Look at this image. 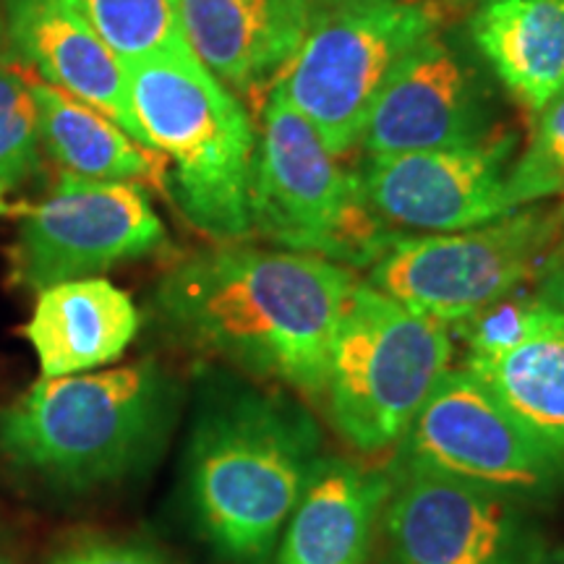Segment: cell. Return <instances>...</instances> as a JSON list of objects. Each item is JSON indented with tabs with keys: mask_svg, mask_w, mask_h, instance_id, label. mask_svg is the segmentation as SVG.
<instances>
[{
	"mask_svg": "<svg viewBox=\"0 0 564 564\" xmlns=\"http://www.w3.org/2000/svg\"><path fill=\"white\" fill-rule=\"evenodd\" d=\"M356 282L348 267L312 253L220 243L160 280L154 312L186 348L259 382L322 398Z\"/></svg>",
	"mask_w": 564,
	"mask_h": 564,
	"instance_id": "cell-1",
	"label": "cell"
},
{
	"mask_svg": "<svg viewBox=\"0 0 564 564\" xmlns=\"http://www.w3.org/2000/svg\"><path fill=\"white\" fill-rule=\"evenodd\" d=\"M322 432L291 398L209 379L186 449L196 531L228 564H272L322 460Z\"/></svg>",
	"mask_w": 564,
	"mask_h": 564,
	"instance_id": "cell-2",
	"label": "cell"
},
{
	"mask_svg": "<svg viewBox=\"0 0 564 564\" xmlns=\"http://www.w3.org/2000/svg\"><path fill=\"white\" fill-rule=\"evenodd\" d=\"M178 400L158 361L40 377L0 411V460L58 494L126 481L165 447Z\"/></svg>",
	"mask_w": 564,
	"mask_h": 564,
	"instance_id": "cell-3",
	"label": "cell"
},
{
	"mask_svg": "<svg viewBox=\"0 0 564 564\" xmlns=\"http://www.w3.org/2000/svg\"><path fill=\"white\" fill-rule=\"evenodd\" d=\"M126 68L141 131L173 162L171 194L183 217L215 243L249 241L257 154L249 112L194 55Z\"/></svg>",
	"mask_w": 564,
	"mask_h": 564,
	"instance_id": "cell-4",
	"label": "cell"
},
{
	"mask_svg": "<svg viewBox=\"0 0 564 564\" xmlns=\"http://www.w3.org/2000/svg\"><path fill=\"white\" fill-rule=\"evenodd\" d=\"M449 358L447 324L356 282L319 398L337 436L364 455L398 447Z\"/></svg>",
	"mask_w": 564,
	"mask_h": 564,
	"instance_id": "cell-5",
	"label": "cell"
},
{
	"mask_svg": "<svg viewBox=\"0 0 564 564\" xmlns=\"http://www.w3.org/2000/svg\"><path fill=\"white\" fill-rule=\"evenodd\" d=\"M343 267H371L398 232L373 215L361 173L340 165L278 91L267 97L251 181V238Z\"/></svg>",
	"mask_w": 564,
	"mask_h": 564,
	"instance_id": "cell-6",
	"label": "cell"
},
{
	"mask_svg": "<svg viewBox=\"0 0 564 564\" xmlns=\"http://www.w3.org/2000/svg\"><path fill=\"white\" fill-rule=\"evenodd\" d=\"M432 0H345L316 13L272 91L299 110L335 154L361 144L366 121L408 55L432 37Z\"/></svg>",
	"mask_w": 564,
	"mask_h": 564,
	"instance_id": "cell-7",
	"label": "cell"
},
{
	"mask_svg": "<svg viewBox=\"0 0 564 564\" xmlns=\"http://www.w3.org/2000/svg\"><path fill=\"white\" fill-rule=\"evenodd\" d=\"M562 236L556 209L535 204L478 228L394 236L369 267V285L413 312L457 324L533 280Z\"/></svg>",
	"mask_w": 564,
	"mask_h": 564,
	"instance_id": "cell-8",
	"label": "cell"
},
{
	"mask_svg": "<svg viewBox=\"0 0 564 564\" xmlns=\"http://www.w3.org/2000/svg\"><path fill=\"white\" fill-rule=\"evenodd\" d=\"M392 470H426L518 502H544L564 486V453L539 442L468 369H447L415 413Z\"/></svg>",
	"mask_w": 564,
	"mask_h": 564,
	"instance_id": "cell-9",
	"label": "cell"
},
{
	"mask_svg": "<svg viewBox=\"0 0 564 564\" xmlns=\"http://www.w3.org/2000/svg\"><path fill=\"white\" fill-rule=\"evenodd\" d=\"M165 225L139 183L91 181L66 173L19 225L11 246V282L45 291L95 278L165 246Z\"/></svg>",
	"mask_w": 564,
	"mask_h": 564,
	"instance_id": "cell-10",
	"label": "cell"
},
{
	"mask_svg": "<svg viewBox=\"0 0 564 564\" xmlns=\"http://www.w3.org/2000/svg\"><path fill=\"white\" fill-rule=\"evenodd\" d=\"M390 474L392 564H533L546 549L518 499L426 470Z\"/></svg>",
	"mask_w": 564,
	"mask_h": 564,
	"instance_id": "cell-11",
	"label": "cell"
},
{
	"mask_svg": "<svg viewBox=\"0 0 564 564\" xmlns=\"http://www.w3.org/2000/svg\"><path fill=\"white\" fill-rule=\"evenodd\" d=\"M518 137L499 129L468 147L371 154L361 171L366 202L390 228L455 232L518 212L507 202V175Z\"/></svg>",
	"mask_w": 564,
	"mask_h": 564,
	"instance_id": "cell-12",
	"label": "cell"
},
{
	"mask_svg": "<svg viewBox=\"0 0 564 564\" xmlns=\"http://www.w3.org/2000/svg\"><path fill=\"white\" fill-rule=\"evenodd\" d=\"M497 131L489 79L474 53L436 30L387 84L361 144L371 158L468 147Z\"/></svg>",
	"mask_w": 564,
	"mask_h": 564,
	"instance_id": "cell-13",
	"label": "cell"
},
{
	"mask_svg": "<svg viewBox=\"0 0 564 564\" xmlns=\"http://www.w3.org/2000/svg\"><path fill=\"white\" fill-rule=\"evenodd\" d=\"M3 32L45 84L91 105L152 150L133 116L129 68L97 37L74 0H6Z\"/></svg>",
	"mask_w": 564,
	"mask_h": 564,
	"instance_id": "cell-14",
	"label": "cell"
},
{
	"mask_svg": "<svg viewBox=\"0 0 564 564\" xmlns=\"http://www.w3.org/2000/svg\"><path fill=\"white\" fill-rule=\"evenodd\" d=\"M316 13L314 0H178L194 58L238 91L280 79Z\"/></svg>",
	"mask_w": 564,
	"mask_h": 564,
	"instance_id": "cell-15",
	"label": "cell"
},
{
	"mask_svg": "<svg viewBox=\"0 0 564 564\" xmlns=\"http://www.w3.org/2000/svg\"><path fill=\"white\" fill-rule=\"evenodd\" d=\"M390 494V470L322 457L280 535L274 564H366Z\"/></svg>",
	"mask_w": 564,
	"mask_h": 564,
	"instance_id": "cell-16",
	"label": "cell"
},
{
	"mask_svg": "<svg viewBox=\"0 0 564 564\" xmlns=\"http://www.w3.org/2000/svg\"><path fill=\"white\" fill-rule=\"evenodd\" d=\"M131 295L105 278L68 280L45 288L34 301L24 337L42 377L95 371L123 356L139 333Z\"/></svg>",
	"mask_w": 564,
	"mask_h": 564,
	"instance_id": "cell-17",
	"label": "cell"
},
{
	"mask_svg": "<svg viewBox=\"0 0 564 564\" xmlns=\"http://www.w3.org/2000/svg\"><path fill=\"white\" fill-rule=\"evenodd\" d=\"M468 34L494 79L531 116L564 89V0H478Z\"/></svg>",
	"mask_w": 564,
	"mask_h": 564,
	"instance_id": "cell-18",
	"label": "cell"
},
{
	"mask_svg": "<svg viewBox=\"0 0 564 564\" xmlns=\"http://www.w3.org/2000/svg\"><path fill=\"white\" fill-rule=\"evenodd\" d=\"M40 112L42 150L66 173L91 181L162 183L165 158L133 141L121 126L91 105L42 79L30 82Z\"/></svg>",
	"mask_w": 564,
	"mask_h": 564,
	"instance_id": "cell-19",
	"label": "cell"
},
{
	"mask_svg": "<svg viewBox=\"0 0 564 564\" xmlns=\"http://www.w3.org/2000/svg\"><path fill=\"white\" fill-rule=\"evenodd\" d=\"M525 432L564 453V314L546 306L539 327L502 356L468 361Z\"/></svg>",
	"mask_w": 564,
	"mask_h": 564,
	"instance_id": "cell-20",
	"label": "cell"
},
{
	"mask_svg": "<svg viewBox=\"0 0 564 564\" xmlns=\"http://www.w3.org/2000/svg\"><path fill=\"white\" fill-rule=\"evenodd\" d=\"M123 66L194 55L183 34L178 0H74Z\"/></svg>",
	"mask_w": 564,
	"mask_h": 564,
	"instance_id": "cell-21",
	"label": "cell"
},
{
	"mask_svg": "<svg viewBox=\"0 0 564 564\" xmlns=\"http://www.w3.org/2000/svg\"><path fill=\"white\" fill-rule=\"evenodd\" d=\"M533 118L525 150L512 160L507 175L512 209L564 196V89Z\"/></svg>",
	"mask_w": 564,
	"mask_h": 564,
	"instance_id": "cell-22",
	"label": "cell"
},
{
	"mask_svg": "<svg viewBox=\"0 0 564 564\" xmlns=\"http://www.w3.org/2000/svg\"><path fill=\"white\" fill-rule=\"evenodd\" d=\"M40 112L30 82L0 68V186L9 192L40 167Z\"/></svg>",
	"mask_w": 564,
	"mask_h": 564,
	"instance_id": "cell-23",
	"label": "cell"
},
{
	"mask_svg": "<svg viewBox=\"0 0 564 564\" xmlns=\"http://www.w3.org/2000/svg\"><path fill=\"white\" fill-rule=\"evenodd\" d=\"M544 312V301L535 299L533 293L514 291L468 319L457 322L455 327L468 348V361H486L520 345L539 327Z\"/></svg>",
	"mask_w": 564,
	"mask_h": 564,
	"instance_id": "cell-24",
	"label": "cell"
},
{
	"mask_svg": "<svg viewBox=\"0 0 564 564\" xmlns=\"http://www.w3.org/2000/svg\"><path fill=\"white\" fill-rule=\"evenodd\" d=\"M47 564H171L150 549L121 544V541L97 539V535H84V539L68 541L55 549Z\"/></svg>",
	"mask_w": 564,
	"mask_h": 564,
	"instance_id": "cell-25",
	"label": "cell"
},
{
	"mask_svg": "<svg viewBox=\"0 0 564 564\" xmlns=\"http://www.w3.org/2000/svg\"><path fill=\"white\" fill-rule=\"evenodd\" d=\"M533 295L564 314V238H560L535 272Z\"/></svg>",
	"mask_w": 564,
	"mask_h": 564,
	"instance_id": "cell-26",
	"label": "cell"
},
{
	"mask_svg": "<svg viewBox=\"0 0 564 564\" xmlns=\"http://www.w3.org/2000/svg\"><path fill=\"white\" fill-rule=\"evenodd\" d=\"M533 564H564V549L562 546L544 549Z\"/></svg>",
	"mask_w": 564,
	"mask_h": 564,
	"instance_id": "cell-27",
	"label": "cell"
},
{
	"mask_svg": "<svg viewBox=\"0 0 564 564\" xmlns=\"http://www.w3.org/2000/svg\"><path fill=\"white\" fill-rule=\"evenodd\" d=\"M0 564H13V560H11V556H9V554H6V552H3V549H0Z\"/></svg>",
	"mask_w": 564,
	"mask_h": 564,
	"instance_id": "cell-28",
	"label": "cell"
},
{
	"mask_svg": "<svg viewBox=\"0 0 564 564\" xmlns=\"http://www.w3.org/2000/svg\"><path fill=\"white\" fill-rule=\"evenodd\" d=\"M556 217H560V223H562V228H564V202L560 204V207H556Z\"/></svg>",
	"mask_w": 564,
	"mask_h": 564,
	"instance_id": "cell-29",
	"label": "cell"
},
{
	"mask_svg": "<svg viewBox=\"0 0 564 564\" xmlns=\"http://www.w3.org/2000/svg\"><path fill=\"white\" fill-rule=\"evenodd\" d=\"M3 194H6V188L0 186V212H3Z\"/></svg>",
	"mask_w": 564,
	"mask_h": 564,
	"instance_id": "cell-30",
	"label": "cell"
},
{
	"mask_svg": "<svg viewBox=\"0 0 564 564\" xmlns=\"http://www.w3.org/2000/svg\"><path fill=\"white\" fill-rule=\"evenodd\" d=\"M0 37H3V11H0Z\"/></svg>",
	"mask_w": 564,
	"mask_h": 564,
	"instance_id": "cell-31",
	"label": "cell"
},
{
	"mask_svg": "<svg viewBox=\"0 0 564 564\" xmlns=\"http://www.w3.org/2000/svg\"><path fill=\"white\" fill-rule=\"evenodd\" d=\"M327 6H335V3H345V0H324Z\"/></svg>",
	"mask_w": 564,
	"mask_h": 564,
	"instance_id": "cell-32",
	"label": "cell"
}]
</instances>
